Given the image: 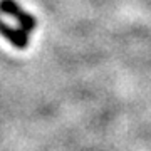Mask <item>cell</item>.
<instances>
[{
    "label": "cell",
    "instance_id": "obj_1",
    "mask_svg": "<svg viewBox=\"0 0 151 151\" xmlns=\"http://www.w3.org/2000/svg\"><path fill=\"white\" fill-rule=\"evenodd\" d=\"M0 12L9 14L10 17H14V19L20 24V27L27 34L32 32L34 29L37 27L35 17H34L32 14H29V12L24 10L15 0H0Z\"/></svg>",
    "mask_w": 151,
    "mask_h": 151
},
{
    "label": "cell",
    "instance_id": "obj_2",
    "mask_svg": "<svg viewBox=\"0 0 151 151\" xmlns=\"http://www.w3.org/2000/svg\"><path fill=\"white\" fill-rule=\"evenodd\" d=\"M0 34L17 49H25L29 45V34L24 29L12 27V25L0 20Z\"/></svg>",
    "mask_w": 151,
    "mask_h": 151
}]
</instances>
